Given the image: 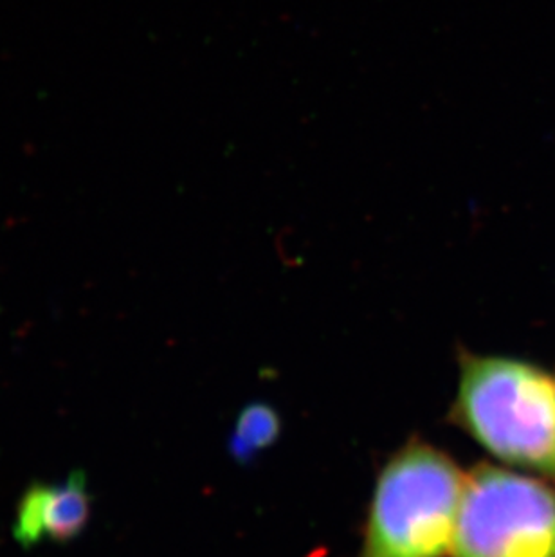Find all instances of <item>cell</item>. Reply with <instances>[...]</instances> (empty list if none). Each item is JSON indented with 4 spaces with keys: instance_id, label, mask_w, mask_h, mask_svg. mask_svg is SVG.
Listing matches in <instances>:
<instances>
[{
    "instance_id": "6da1fadb",
    "label": "cell",
    "mask_w": 555,
    "mask_h": 557,
    "mask_svg": "<svg viewBox=\"0 0 555 557\" xmlns=\"http://www.w3.org/2000/svg\"><path fill=\"white\" fill-rule=\"evenodd\" d=\"M451 419L502 462L555 480V377L540 367L464 354Z\"/></svg>"
},
{
    "instance_id": "7a4b0ae2",
    "label": "cell",
    "mask_w": 555,
    "mask_h": 557,
    "mask_svg": "<svg viewBox=\"0 0 555 557\" xmlns=\"http://www.w3.org/2000/svg\"><path fill=\"white\" fill-rule=\"evenodd\" d=\"M466 476L425 442H409L384 463L357 557H445L453 550Z\"/></svg>"
},
{
    "instance_id": "3957f363",
    "label": "cell",
    "mask_w": 555,
    "mask_h": 557,
    "mask_svg": "<svg viewBox=\"0 0 555 557\" xmlns=\"http://www.w3.org/2000/svg\"><path fill=\"white\" fill-rule=\"evenodd\" d=\"M453 557H555V490L482 463L466 476Z\"/></svg>"
},
{
    "instance_id": "277c9868",
    "label": "cell",
    "mask_w": 555,
    "mask_h": 557,
    "mask_svg": "<svg viewBox=\"0 0 555 557\" xmlns=\"http://www.w3.org/2000/svg\"><path fill=\"white\" fill-rule=\"evenodd\" d=\"M92 512L87 476L82 471L62 485L33 484L16 507L13 536L22 547H33L46 537L73 542L87 529Z\"/></svg>"
}]
</instances>
